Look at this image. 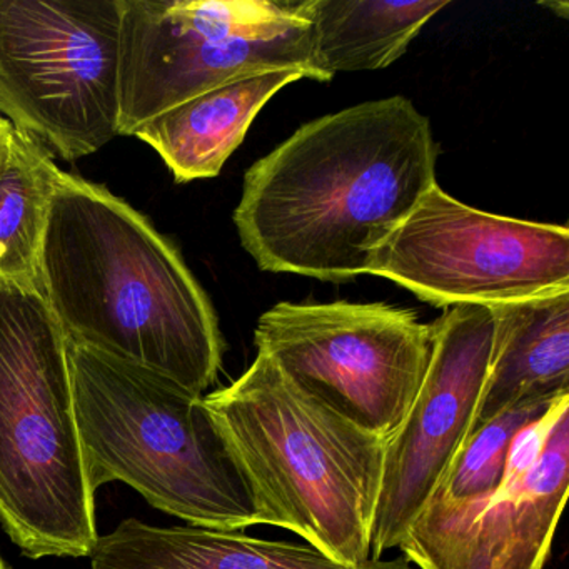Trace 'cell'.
Instances as JSON below:
<instances>
[{"label": "cell", "instance_id": "cell-9", "mask_svg": "<svg viewBox=\"0 0 569 569\" xmlns=\"http://www.w3.org/2000/svg\"><path fill=\"white\" fill-rule=\"evenodd\" d=\"M368 274L441 308L521 301L569 289V231L469 208L436 184L376 249Z\"/></svg>", "mask_w": 569, "mask_h": 569}, {"label": "cell", "instance_id": "cell-1", "mask_svg": "<svg viewBox=\"0 0 569 569\" xmlns=\"http://www.w3.org/2000/svg\"><path fill=\"white\" fill-rule=\"evenodd\" d=\"M428 118L392 96L308 122L248 169L234 211L268 272L345 282L438 184Z\"/></svg>", "mask_w": 569, "mask_h": 569}, {"label": "cell", "instance_id": "cell-2", "mask_svg": "<svg viewBox=\"0 0 569 569\" xmlns=\"http://www.w3.org/2000/svg\"><path fill=\"white\" fill-rule=\"evenodd\" d=\"M39 289L66 338L194 395L218 379V316L181 252L102 186L61 171Z\"/></svg>", "mask_w": 569, "mask_h": 569}, {"label": "cell", "instance_id": "cell-5", "mask_svg": "<svg viewBox=\"0 0 569 569\" xmlns=\"http://www.w3.org/2000/svg\"><path fill=\"white\" fill-rule=\"evenodd\" d=\"M0 525L32 559L98 541L69 342L41 289L0 281Z\"/></svg>", "mask_w": 569, "mask_h": 569}, {"label": "cell", "instance_id": "cell-15", "mask_svg": "<svg viewBox=\"0 0 569 569\" xmlns=\"http://www.w3.org/2000/svg\"><path fill=\"white\" fill-rule=\"evenodd\" d=\"M448 6L449 0H301L299 11L311 26L316 81H331L338 72L388 68Z\"/></svg>", "mask_w": 569, "mask_h": 569}, {"label": "cell", "instance_id": "cell-16", "mask_svg": "<svg viewBox=\"0 0 569 569\" xmlns=\"http://www.w3.org/2000/svg\"><path fill=\"white\" fill-rule=\"evenodd\" d=\"M62 169L42 142L12 126L0 166V281L39 288L42 248Z\"/></svg>", "mask_w": 569, "mask_h": 569}, {"label": "cell", "instance_id": "cell-6", "mask_svg": "<svg viewBox=\"0 0 569 569\" xmlns=\"http://www.w3.org/2000/svg\"><path fill=\"white\" fill-rule=\"evenodd\" d=\"M282 0H119V136L226 82L312 72L311 26Z\"/></svg>", "mask_w": 569, "mask_h": 569}, {"label": "cell", "instance_id": "cell-4", "mask_svg": "<svg viewBox=\"0 0 569 569\" xmlns=\"http://www.w3.org/2000/svg\"><path fill=\"white\" fill-rule=\"evenodd\" d=\"M68 342L92 491L122 481L189 526L242 531L259 525L251 486L204 396Z\"/></svg>", "mask_w": 569, "mask_h": 569}, {"label": "cell", "instance_id": "cell-17", "mask_svg": "<svg viewBox=\"0 0 569 569\" xmlns=\"http://www.w3.org/2000/svg\"><path fill=\"white\" fill-rule=\"evenodd\" d=\"M555 401L516 406L475 429L452 458L436 495L451 502H468L498 491L516 436L538 421Z\"/></svg>", "mask_w": 569, "mask_h": 569}, {"label": "cell", "instance_id": "cell-10", "mask_svg": "<svg viewBox=\"0 0 569 569\" xmlns=\"http://www.w3.org/2000/svg\"><path fill=\"white\" fill-rule=\"evenodd\" d=\"M569 491V395L526 426L498 491L468 502L432 492L402 538L419 569H545Z\"/></svg>", "mask_w": 569, "mask_h": 569}, {"label": "cell", "instance_id": "cell-13", "mask_svg": "<svg viewBox=\"0 0 569 569\" xmlns=\"http://www.w3.org/2000/svg\"><path fill=\"white\" fill-rule=\"evenodd\" d=\"M489 308L495 335L471 432L516 406L569 395V289Z\"/></svg>", "mask_w": 569, "mask_h": 569}, {"label": "cell", "instance_id": "cell-7", "mask_svg": "<svg viewBox=\"0 0 569 569\" xmlns=\"http://www.w3.org/2000/svg\"><path fill=\"white\" fill-rule=\"evenodd\" d=\"M119 0H0V112L66 161L119 136Z\"/></svg>", "mask_w": 569, "mask_h": 569}, {"label": "cell", "instance_id": "cell-11", "mask_svg": "<svg viewBox=\"0 0 569 569\" xmlns=\"http://www.w3.org/2000/svg\"><path fill=\"white\" fill-rule=\"evenodd\" d=\"M495 316L489 306H451L431 325V358L405 421L386 439L371 559L398 548L452 458L471 435L488 378Z\"/></svg>", "mask_w": 569, "mask_h": 569}, {"label": "cell", "instance_id": "cell-3", "mask_svg": "<svg viewBox=\"0 0 569 569\" xmlns=\"http://www.w3.org/2000/svg\"><path fill=\"white\" fill-rule=\"evenodd\" d=\"M204 401L251 486L259 525L288 529L342 565L371 559L385 438L306 395L259 349L241 378Z\"/></svg>", "mask_w": 569, "mask_h": 569}, {"label": "cell", "instance_id": "cell-18", "mask_svg": "<svg viewBox=\"0 0 569 569\" xmlns=\"http://www.w3.org/2000/svg\"><path fill=\"white\" fill-rule=\"evenodd\" d=\"M11 122L0 118V166H2L6 154H8L9 136H11Z\"/></svg>", "mask_w": 569, "mask_h": 569}, {"label": "cell", "instance_id": "cell-12", "mask_svg": "<svg viewBox=\"0 0 569 569\" xmlns=\"http://www.w3.org/2000/svg\"><path fill=\"white\" fill-rule=\"evenodd\" d=\"M92 569H415L402 556L342 565L299 542L269 541L241 531L172 526L158 528L126 519L99 536Z\"/></svg>", "mask_w": 569, "mask_h": 569}, {"label": "cell", "instance_id": "cell-19", "mask_svg": "<svg viewBox=\"0 0 569 569\" xmlns=\"http://www.w3.org/2000/svg\"><path fill=\"white\" fill-rule=\"evenodd\" d=\"M0 569H11L8 565H6L4 559L0 558Z\"/></svg>", "mask_w": 569, "mask_h": 569}, {"label": "cell", "instance_id": "cell-8", "mask_svg": "<svg viewBox=\"0 0 569 569\" xmlns=\"http://www.w3.org/2000/svg\"><path fill=\"white\" fill-rule=\"evenodd\" d=\"M254 342L306 395L389 439L425 379L431 325L382 302H279L259 318Z\"/></svg>", "mask_w": 569, "mask_h": 569}, {"label": "cell", "instance_id": "cell-14", "mask_svg": "<svg viewBox=\"0 0 569 569\" xmlns=\"http://www.w3.org/2000/svg\"><path fill=\"white\" fill-rule=\"evenodd\" d=\"M301 79H308L305 72L271 71L226 82L156 116L132 136L161 156L179 184L216 178L269 99Z\"/></svg>", "mask_w": 569, "mask_h": 569}]
</instances>
